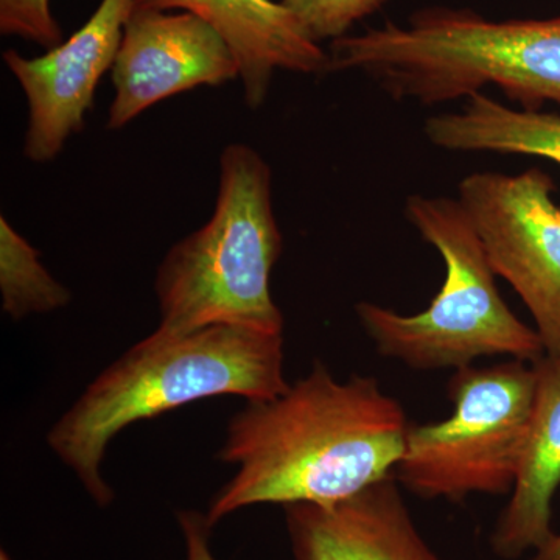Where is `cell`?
Here are the masks:
<instances>
[{
    "instance_id": "1",
    "label": "cell",
    "mask_w": 560,
    "mask_h": 560,
    "mask_svg": "<svg viewBox=\"0 0 560 560\" xmlns=\"http://www.w3.org/2000/svg\"><path fill=\"white\" fill-rule=\"evenodd\" d=\"M408 427L375 378L340 382L316 361L285 393L232 416L219 459L235 475L210 501V528L254 504H331L394 477Z\"/></svg>"
},
{
    "instance_id": "2",
    "label": "cell",
    "mask_w": 560,
    "mask_h": 560,
    "mask_svg": "<svg viewBox=\"0 0 560 560\" xmlns=\"http://www.w3.org/2000/svg\"><path fill=\"white\" fill-rule=\"evenodd\" d=\"M283 361V334L232 324L187 331L158 327L84 389L51 427L47 444L91 499L108 506L114 493L102 463L120 431L212 397L275 399L290 386Z\"/></svg>"
},
{
    "instance_id": "3",
    "label": "cell",
    "mask_w": 560,
    "mask_h": 560,
    "mask_svg": "<svg viewBox=\"0 0 560 560\" xmlns=\"http://www.w3.org/2000/svg\"><path fill=\"white\" fill-rule=\"evenodd\" d=\"M359 70L397 101L441 105L497 86L522 109L560 106V18L490 21L467 9L420 10L331 43L327 73Z\"/></svg>"
},
{
    "instance_id": "4",
    "label": "cell",
    "mask_w": 560,
    "mask_h": 560,
    "mask_svg": "<svg viewBox=\"0 0 560 560\" xmlns=\"http://www.w3.org/2000/svg\"><path fill=\"white\" fill-rule=\"evenodd\" d=\"M282 248L270 165L246 143L224 147L212 215L173 245L158 267L161 329L232 324L283 334V315L271 294Z\"/></svg>"
},
{
    "instance_id": "5",
    "label": "cell",
    "mask_w": 560,
    "mask_h": 560,
    "mask_svg": "<svg viewBox=\"0 0 560 560\" xmlns=\"http://www.w3.org/2000/svg\"><path fill=\"white\" fill-rule=\"evenodd\" d=\"M405 213L420 237L441 254L445 279L429 308L418 315L360 302L357 316L382 355L415 370L470 366L481 357L537 363L539 334L501 298L485 246L459 200L415 195Z\"/></svg>"
},
{
    "instance_id": "6",
    "label": "cell",
    "mask_w": 560,
    "mask_h": 560,
    "mask_svg": "<svg viewBox=\"0 0 560 560\" xmlns=\"http://www.w3.org/2000/svg\"><path fill=\"white\" fill-rule=\"evenodd\" d=\"M536 386V366L525 361L459 368L448 383L452 415L410 423L394 477L425 500L511 493Z\"/></svg>"
},
{
    "instance_id": "7",
    "label": "cell",
    "mask_w": 560,
    "mask_h": 560,
    "mask_svg": "<svg viewBox=\"0 0 560 560\" xmlns=\"http://www.w3.org/2000/svg\"><path fill=\"white\" fill-rule=\"evenodd\" d=\"M540 168L518 175L471 173L459 202L497 278L506 280L536 323L545 355L560 357V208Z\"/></svg>"
},
{
    "instance_id": "8",
    "label": "cell",
    "mask_w": 560,
    "mask_h": 560,
    "mask_svg": "<svg viewBox=\"0 0 560 560\" xmlns=\"http://www.w3.org/2000/svg\"><path fill=\"white\" fill-rule=\"evenodd\" d=\"M132 10L135 0H102L83 27L40 57L3 51V62L27 101L28 161L57 160L69 139L83 130L98 83L116 62Z\"/></svg>"
},
{
    "instance_id": "9",
    "label": "cell",
    "mask_w": 560,
    "mask_h": 560,
    "mask_svg": "<svg viewBox=\"0 0 560 560\" xmlns=\"http://www.w3.org/2000/svg\"><path fill=\"white\" fill-rule=\"evenodd\" d=\"M106 127L121 130L158 103L241 79L230 44L212 25L180 11L135 9L113 70Z\"/></svg>"
},
{
    "instance_id": "10",
    "label": "cell",
    "mask_w": 560,
    "mask_h": 560,
    "mask_svg": "<svg viewBox=\"0 0 560 560\" xmlns=\"http://www.w3.org/2000/svg\"><path fill=\"white\" fill-rule=\"evenodd\" d=\"M396 477L331 504L285 508L294 560H440L420 536Z\"/></svg>"
},
{
    "instance_id": "11",
    "label": "cell",
    "mask_w": 560,
    "mask_h": 560,
    "mask_svg": "<svg viewBox=\"0 0 560 560\" xmlns=\"http://www.w3.org/2000/svg\"><path fill=\"white\" fill-rule=\"evenodd\" d=\"M135 9L180 10L201 18L230 44L241 68L243 98L257 109L278 70L327 73L329 54L275 0H135Z\"/></svg>"
},
{
    "instance_id": "12",
    "label": "cell",
    "mask_w": 560,
    "mask_h": 560,
    "mask_svg": "<svg viewBox=\"0 0 560 560\" xmlns=\"http://www.w3.org/2000/svg\"><path fill=\"white\" fill-rule=\"evenodd\" d=\"M536 396L510 503L490 544L501 559H517L544 547L551 530V503L560 486V357L534 363Z\"/></svg>"
},
{
    "instance_id": "13",
    "label": "cell",
    "mask_w": 560,
    "mask_h": 560,
    "mask_svg": "<svg viewBox=\"0 0 560 560\" xmlns=\"http://www.w3.org/2000/svg\"><path fill=\"white\" fill-rule=\"evenodd\" d=\"M423 130L442 150L525 154L560 165L559 114L512 109L482 92L459 113L430 117Z\"/></svg>"
},
{
    "instance_id": "14",
    "label": "cell",
    "mask_w": 560,
    "mask_h": 560,
    "mask_svg": "<svg viewBox=\"0 0 560 560\" xmlns=\"http://www.w3.org/2000/svg\"><path fill=\"white\" fill-rule=\"evenodd\" d=\"M0 294L2 311L11 319H24L66 307L70 291L39 260V253L0 217Z\"/></svg>"
},
{
    "instance_id": "15",
    "label": "cell",
    "mask_w": 560,
    "mask_h": 560,
    "mask_svg": "<svg viewBox=\"0 0 560 560\" xmlns=\"http://www.w3.org/2000/svg\"><path fill=\"white\" fill-rule=\"evenodd\" d=\"M313 40H337L388 0H280Z\"/></svg>"
},
{
    "instance_id": "16",
    "label": "cell",
    "mask_w": 560,
    "mask_h": 560,
    "mask_svg": "<svg viewBox=\"0 0 560 560\" xmlns=\"http://www.w3.org/2000/svg\"><path fill=\"white\" fill-rule=\"evenodd\" d=\"M0 32L51 49L62 43L50 0H0Z\"/></svg>"
},
{
    "instance_id": "17",
    "label": "cell",
    "mask_w": 560,
    "mask_h": 560,
    "mask_svg": "<svg viewBox=\"0 0 560 560\" xmlns=\"http://www.w3.org/2000/svg\"><path fill=\"white\" fill-rule=\"evenodd\" d=\"M178 523L186 544L187 560H217L210 550V525L198 511L178 512Z\"/></svg>"
},
{
    "instance_id": "18",
    "label": "cell",
    "mask_w": 560,
    "mask_h": 560,
    "mask_svg": "<svg viewBox=\"0 0 560 560\" xmlns=\"http://www.w3.org/2000/svg\"><path fill=\"white\" fill-rule=\"evenodd\" d=\"M530 560H560V534L552 536L544 547L534 551L533 559Z\"/></svg>"
},
{
    "instance_id": "19",
    "label": "cell",
    "mask_w": 560,
    "mask_h": 560,
    "mask_svg": "<svg viewBox=\"0 0 560 560\" xmlns=\"http://www.w3.org/2000/svg\"><path fill=\"white\" fill-rule=\"evenodd\" d=\"M0 560H13V559L10 558L9 552H7L5 550H2V551H0Z\"/></svg>"
}]
</instances>
